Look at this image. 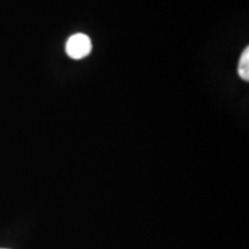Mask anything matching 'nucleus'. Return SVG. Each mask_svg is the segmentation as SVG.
<instances>
[{"mask_svg":"<svg viewBox=\"0 0 249 249\" xmlns=\"http://www.w3.org/2000/svg\"><path fill=\"white\" fill-rule=\"evenodd\" d=\"M91 42L85 34H75L67 40L66 52L71 58L82 59L90 53Z\"/></svg>","mask_w":249,"mask_h":249,"instance_id":"obj_1","label":"nucleus"},{"mask_svg":"<svg viewBox=\"0 0 249 249\" xmlns=\"http://www.w3.org/2000/svg\"><path fill=\"white\" fill-rule=\"evenodd\" d=\"M249 49L246 48L244 53L241 55L240 62H239V75L242 77V80L248 81L249 79Z\"/></svg>","mask_w":249,"mask_h":249,"instance_id":"obj_2","label":"nucleus"},{"mask_svg":"<svg viewBox=\"0 0 249 249\" xmlns=\"http://www.w3.org/2000/svg\"><path fill=\"white\" fill-rule=\"evenodd\" d=\"M1 249H6V248H1Z\"/></svg>","mask_w":249,"mask_h":249,"instance_id":"obj_3","label":"nucleus"}]
</instances>
